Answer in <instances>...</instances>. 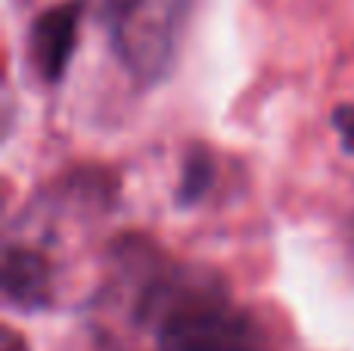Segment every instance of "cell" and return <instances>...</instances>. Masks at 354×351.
I'll return each instance as SVG.
<instances>
[{"mask_svg": "<svg viewBox=\"0 0 354 351\" xmlns=\"http://www.w3.org/2000/svg\"><path fill=\"white\" fill-rule=\"evenodd\" d=\"M214 178V165H212V155L205 149H193L183 165V180H180V199L183 202H196L202 193L208 190Z\"/></svg>", "mask_w": 354, "mask_h": 351, "instance_id": "obj_5", "label": "cell"}, {"mask_svg": "<svg viewBox=\"0 0 354 351\" xmlns=\"http://www.w3.org/2000/svg\"><path fill=\"white\" fill-rule=\"evenodd\" d=\"M3 290L19 308H37L50 298V267L37 252L6 249L3 258Z\"/></svg>", "mask_w": 354, "mask_h": 351, "instance_id": "obj_4", "label": "cell"}, {"mask_svg": "<svg viewBox=\"0 0 354 351\" xmlns=\"http://www.w3.org/2000/svg\"><path fill=\"white\" fill-rule=\"evenodd\" d=\"M333 122H336V131L342 134L345 149L354 153V106H342V109H336Z\"/></svg>", "mask_w": 354, "mask_h": 351, "instance_id": "obj_6", "label": "cell"}, {"mask_svg": "<svg viewBox=\"0 0 354 351\" xmlns=\"http://www.w3.org/2000/svg\"><path fill=\"white\" fill-rule=\"evenodd\" d=\"M156 323L159 351H268V336L252 314L233 308L218 274L180 271L140 302Z\"/></svg>", "mask_w": 354, "mask_h": 351, "instance_id": "obj_1", "label": "cell"}, {"mask_svg": "<svg viewBox=\"0 0 354 351\" xmlns=\"http://www.w3.org/2000/svg\"><path fill=\"white\" fill-rule=\"evenodd\" d=\"M193 0H103V25L112 53L140 87L171 75Z\"/></svg>", "mask_w": 354, "mask_h": 351, "instance_id": "obj_2", "label": "cell"}, {"mask_svg": "<svg viewBox=\"0 0 354 351\" xmlns=\"http://www.w3.org/2000/svg\"><path fill=\"white\" fill-rule=\"evenodd\" d=\"M81 19H84V0H66L41 12L31 25L28 59L47 84H56L66 75L75 44H78Z\"/></svg>", "mask_w": 354, "mask_h": 351, "instance_id": "obj_3", "label": "cell"}]
</instances>
